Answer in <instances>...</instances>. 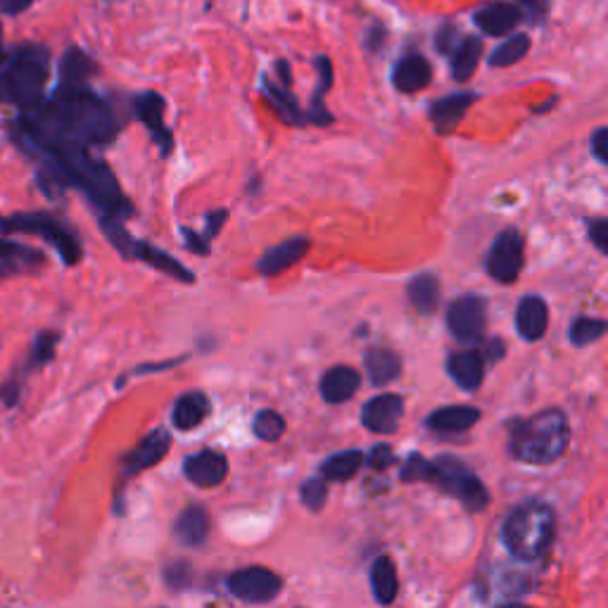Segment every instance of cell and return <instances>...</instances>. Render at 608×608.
Listing matches in <instances>:
<instances>
[{
    "instance_id": "6da1fadb",
    "label": "cell",
    "mask_w": 608,
    "mask_h": 608,
    "mask_svg": "<svg viewBox=\"0 0 608 608\" xmlns=\"http://www.w3.org/2000/svg\"><path fill=\"white\" fill-rule=\"evenodd\" d=\"M114 136L117 119L112 110L84 84H62L15 124V138L27 152L60 143L93 148L107 145Z\"/></svg>"
},
{
    "instance_id": "7a4b0ae2",
    "label": "cell",
    "mask_w": 608,
    "mask_h": 608,
    "mask_svg": "<svg viewBox=\"0 0 608 608\" xmlns=\"http://www.w3.org/2000/svg\"><path fill=\"white\" fill-rule=\"evenodd\" d=\"M29 155L41 162L38 181L48 195H55V190L62 188H76L98 209L100 217L124 221L133 214L131 202L126 200L110 167L95 160L84 145H43V148L29 150Z\"/></svg>"
},
{
    "instance_id": "3957f363",
    "label": "cell",
    "mask_w": 608,
    "mask_h": 608,
    "mask_svg": "<svg viewBox=\"0 0 608 608\" xmlns=\"http://www.w3.org/2000/svg\"><path fill=\"white\" fill-rule=\"evenodd\" d=\"M506 449L516 461L530 466H549L566 452L570 442L568 418L561 409H544L528 418H511L506 423Z\"/></svg>"
},
{
    "instance_id": "277c9868",
    "label": "cell",
    "mask_w": 608,
    "mask_h": 608,
    "mask_svg": "<svg viewBox=\"0 0 608 608\" xmlns=\"http://www.w3.org/2000/svg\"><path fill=\"white\" fill-rule=\"evenodd\" d=\"M399 480H404V483H430L440 487L442 492L459 499L473 513L485 511L487 504H490V494H487L483 480L464 461L449 454L437 456V459H426V456L416 452L409 454V459L399 468Z\"/></svg>"
},
{
    "instance_id": "5b68a950",
    "label": "cell",
    "mask_w": 608,
    "mask_h": 608,
    "mask_svg": "<svg viewBox=\"0 0 608 608\" xmlns=\"http://www.w3.org/2000/svg\"><path fill=\"white\" fill-rule=\"evenodd\" d=\"M554 509L542 499H525L506 516L502 542L513 559L530 563L547 554L554 542Z\"/></svg>"
},
{
    "instance_id": "8992f818",
    "label": "cell",
    "mask_w": 608,
    "mask_h": 608,
    "mask_svg": "<svg viewBox=\"0 0 608 608\" xmlns=\"http://www.w3.org/2000/svg\"><path fill=\"white\" fill-rule=\"evenodd\" d=\"M50 57L41 46H22L0 65V103L22 107L24 112L43 100Z\"/></svg>"
},
{
    "instance_id": "52a82bcc",
    "label": "cell",
    "mask_w": 608,
    "mask_h": 608,
    "mask_svg": "<svg viewBox=\"0 0 608 608\" xmlns=\"http://www.w3.org/2000/svg\"><path fill=\"white\" fill-rule=\"evenodd\" d=\"M0 231L8 233V236H12V233H29V236L41 238L43 243L53 247L57 257L67 266L79 264L81 257H84L81 240L76 238V233L69 231V226L48 212H19L10 214V217H0Z\"/></svg>"
},
{
    "instance_id": "ba28073f",
    "label": "cell",
    "mask_w": 608,
    "mask_h": 608,
    "mask_svg": "<svg viewBox=\"0 0 608 608\" xmlns=\"http://www.w3.org/2000/svg\"><path fill=\"white\" fill-rule=\"evenodd\" d=\"M523 236L516 228H504L497 238L492 240L490 252H487L485 269L490 278L497 283H516L523 269V255H525Z\"/></svg>"
},
{
    "instance_id": "9c48e42d",
    "label": "cell",
    "mask_w": 608,
    "mask_h": 608,
    "mask_svg": "<svg viewBox=\"0 0 608 608\" xmlns=\"http://www.w3.org/2000/svg\"><path fill=\"white\" fill-rule=\"evenodd\" d=\"M226 587L233 597L245 601V604H269V601H274L281 594L283 580L274 570L250 566L228 575Z\"/></svg>"
},
{
    "instance_id": "30bf717a",
    "label": "cell",
    "mask_w": 608,
    "mask_h": 608,
    "mask_svg": "<svg viewBox=\"0 0 608 608\" xmlns=\"http://www.w3.org/2000/svg\"><path fill=\"white\" fill-rule=\"evenodd\" d=\"M487 307L478 295H464L447 309V328L459 342H480L485 335Z\"/></svg>"
},
{
    "instance_id": "8fae6325",
    "label": "cell",
    "mask_w": 608,
    "mask_h": 608,
    "mask_svg": "<svg viewBox=\"0 0 608 608\" xmlns=\"http://www.w3.org/2000/svg\"><path fill=\"white\" fill-rule=\"evenodd\" d=\"M171 447V437L164 428H157L152 430V433H148L143 437L141 442H138L136 447L131 449L129 454H124L122 464H119V480H131L136 478L138 473L148 471V468L157 466L160 461L167 456Z\"/></svg>"
},
{
    "instance_id": "7c38bea8",
    "label": "cell",
    "mask_w": 608,
    "mask_h": 608,
    "mask_svg": "<svg viewBox=\"0 0 608 608\" xmlns=\"http://www.w3.org/2000/svg\"><path fill=\"white\" fill-rule=\"evenodd\" d=\"M57 342H60V333L55 331H43L38 338L34 340V345H31V352L27 357V364L22 366V371H17L15 376L5 380V385L0 388V399H3L5 404H15L19 399V392H22V383L24 378L29 376V373H34L38 369H43V366L50 364V359L55 357L57 350Z\"/></svg>"
},
{
    "instance_id": "4fadbf2b",
    "label": "cell",
    "mask_w": 608,
    "mask_h": 608,
    "mask_svg": "<svg viewBox=\"0 0 608 608\" xmlns=\"http://www.w3.org/2000/svg\"><path fill=\"white\" fill-rule=\"evenodd\" d=\"M164 107H167V103H164L162 95L152 91L136 95V100H133V112L145 124V129L150 131L152 141L160 148V155L167 157L171 145H174V138H171L167 124H164Z\"/></svg>"
},
{
    "instance_id": "5bb4252c",
    "label": "cell",
    "mask_w": 608,
    "mask_h": 608,
    "mask_svg": "<svg viewBox=\"0 0 608 608\" xmlns=\"http://www.w3.org/2000/svg\"><path fill=\"white\" fill-rule=\"evenodd\" d=\"M404 416V399L399 395L371 397L361 409V423L376 435H392Z\"/></svg>"
},
{
    "instance_id": "9a60e30c",
    "label": "cell",
    "mask_w": 608,
    "mask_h": 608,
    "mask_svg": "<svg viewBox=\"0 0 608 608\" xmlns=\"http://www.w3.org/2000/svg\"><path fill=\"white\" fill-rule=\"evenodd\" d=\"M183 475L195 487H217L226 480L228 461L224 454L214 452V449H202V452L190 454L183 461Z\"/></svg>"
},
{
    "instance_id": "2e32d148",
    "label": "cell",
    "mask_w": 608,
    "mask_h": 608,
    "mask_svg": "<svg viewBox=\"0 0 608 608\" xmlns=\"http://www.w3.org/2000/svg\"><path fill=\"white\" fill-rule=\"evenodd\" d=\"M309 238L304 236H295L283 240V243H278L271 247V250H266L262 257H259L257 262V271L262 276H278L283 274V271H288L290 266H295L300 259L309 252Z\"/></svg>"
},
{
    "instance_id": "e0dca14e",
    "label": "cell",
    "mask_w": 608,
    "mask_h": 608,
    "mask_svg": "<svg viewBox=\"0 0 608 608\" xmlns=\"http://www.w3.org/2000/svg\"><path fill=\"white\" fill-rule=\"evenodd\" d=\"M43 262H46V255L41 250L17 243L8 233L0 231V278L38 269V266H43Z\"/></svg>"
},
{
    "instance_id": "ac0fdd59",
    "label": "cell",
    "mask_w": 608,
    "mask_h": 608,
    "mask_svg": "<svg viewBox=\"0 0 608 608\" xmlns=\"http://www.w3.org/2000/svg\"><path fill=\"white\" fill-rule=\"evenodd\" d=\"M129 259H138V262H145L148 266H152V269L162 271V274H167L169 278H174V281H179V283H186V285L195 283L193 271H188L186 266L179 262V259L167 255V252L160 250V247L145 243V240L133 238Z\"/></svg>"
},
{
    "instance_id": "d6986e66",
    "label": "cell",
    "mask_w": 608,
    "mask_h": 608,
    "mask_svg": "<svg viewBox=\"0 0 608 608\" xmlns=\"http://www.w3.org/2000/svg\"><path fill=\"white\" fill-rule=\"evenodd\" d=\"M549 326V307L542 297L528 295L518 302L516 331L525 342H537L544 338Z\"/></svg>"
},
{
    "instance_id": "ffe728a7",
    "label": "cell",
    "mask_w": 608,
    "mask_h": 608,
    "mask_svg": "<svg viewBox=\"0 0 608 608\" xmlns=\"http://www.w3.org/2000/svg\"><path fill=\"white\" fill-rule=\"evenodd\" d=\"M447 373L464 392H475L483 385L485 378V357L483 352L466 350L454 352L447 359Z\"/></svg>"
},
{
    "instance_id": "44dd1931",
    "label": "cell",
    "mask_w": 608,
    "mask_h": 608,
    "mask_svg": "<svg viewBox=\"0 0 608 608\" xmlns=\"http://www.w3.org/2000/svg\"><path fill=\"white\" fill-rule=\"evenodd\" d=\"M361 385V376L357 369L352 366H333L321 376L319 392L323 397V402L328 404H342L350 402V399L357 395Z\"/></svg>"
},
{
    "instance_id": "7402d4cb",
    "label": "cell",
    "mask_w": 608,
    "mask_h": 608,
    "mask_svg": "<svg viewBox=\"0 0 608 608\" xmlns=\"http://www.w3.org/2000/svg\"><path fill=\"white\" fill-rule=\"evenodd\" d=\"M433 79V67L426 57L421 55H407L397 62L392 69V86L399 93H418L423 91Z\"/></svg>"
},
{
    "instance_id": "603a6c76",
    "label": "cell",
    "mask_w": 608,
    "mask_h": 608,
    "mask_svg": "<svg viewBox=\"0 0 608 608\" xmlns=\"http://www.w3.org/2000/svg\"><path fill=\"white\" fill-rule=\"evenodd\" d=\"M475 93H452L445 98L435 100L430 105V122H433L437 133H449L456 129V124L464 119L468 107L475 103Z\"/></svg>"
},
{
    "instance_id": "cb8c5ba5",
    "label": "cell",
    "mask_w": 608,
    "mask_h": 608,
    "mask_svg": "<svg viewBox=\"0 0 608 608\" xmlns=\"http://www.w3.org/2000/svg\"><path fill=\"white\" fill-rule=\"evenodd\" d=\"M478 421H480V411L475 407L452 404V407L430 411L426 418V426L433 430V433L454 435V433H466V430L473 428Z\"/></svg>"
},
{
    "instance_id": "d4e9b609",
    "label": "cell",
    "mask_w": 608,
    "mask_h": 608,
    "mask_svg": "<svg viewBox=\"0 0 608 608\" xmlns=\"http://www.w3.org/2000/svg\"><path fill=\"white\" fill-rule=\"evenodd\" d=\"M209 535V513L205 506L190 504L174 523V537L183 547H202Z\"/></svg>"
},
{
    "instance_id": "484cf974",
    "label": "cell",
    "mask_w": 608,
    "mask_h": 608,
    "mask_svg": "<svg viewBox=\"0 0 608 608\" xmlns=\"http://www.w3.org/2000/svg\"><path fill=\"white\" fill-rule=\"evenodd\" d=\"M521 10L511 3H490L475 12L473 22L483 29L487 36H504L518 27L521 22Z\"/></svg>"
},
{
    "instance_id": "4316f807",
    "label": "cell",
    "mask_w": 608,
    "mask_h": 608,
    "mask_svg": "<svg viewBox=\"0 0 608 608\" xmlns=\"http://www.w3.org/2000/svg\"><path fill=\"white\" fill-rule=\"evenodd\" d=\"M209 411H212V404L205 392H186L176 399L174 409H171V423L179 430H193L205 421Z\"/></svg>"
},
{
    "instance_id": "83f0119b",
    "label": "cell",
    "mask_w": 608,
    "mask_h": 608,
    "mask_svg": "<svg viewBox=\"0 0 608 608\" xmlns=\"http://www.w3.org/2000/svg\"><path fill=\"white\" fill-rule=\"evenodd\" d=\"M364 366L373 385H390L402 373V359L388 347H371L364 354Z\"/></svg>"
},
{
    "instance_id": "f1b7e54d",
    "label": "cell",
    "mask_w": 608,
    "mask_h": 608,
    "mask_svg": "<svg viewBox=\"0 0 608 608\" xmlns=\"http://www.w3.org/2000/svg\"><path fill=\"white\" fill-rule=\"evenodd\" d=\"M371 589L378 604H392L399 592V578L395 561L390 556H378L371 566Z\"/></svg>"
},
{
    "instance_id": "f546056e",
    "label": "cell",
    "mask_w": 608,
    "mask_h": 608,
    "mask_svg": "<svg viewBox=\"0 0 608 608\" xmlns=\"http://www.w3.org/2000/svg\"><path fill=\"white\" fill-rule=\"evenodd\" d=\"M407 297L418 314H433L440 302V281L433 274H418L407 285Z\"/></svg>"
},
{
    "instance_id": "4dcf8cb0",
    "label": "cell",
    "mask_w": 608,
    "mask_h": 608,
    "mask_svg": "<svg viewBox=\"0 0 608 608\" xmlns=\"http://www.w3.org/2000/svg\"><path fill=\"white\" fill-rule=\"evenodd\" d=\"M483 57V41L475 36H466L464 41L452 48V79L468 81Z\"/></svg>"
},
{
    "instance_id": "1f68e13d",
    "label": "cell",
    "mask_w": 608,
    "mask_h": 608,
    "mask_svg": "<svg viewBox=\"0 0 608 608\" xmlns=\"http://www.w3.org/2000/svg\"><path fill=\"white\" fill-rule=\"evenodd\" d=\"M262 88L266 93V98H269V103L274 110L281 114V119L285 124H293V126H302L307 122V114L300 110V105H297L295 95L288 91V86H276L274 81L264 79Z\"/></svg>"
},
{
    "instance_id": "d6a6232c",
    "label": "cell",
    "mask_w": 608,
    "mask_h": 608,
    "mask_svg": "<svg viewBox=\"0 0 608 608\" xmlns=\"http://www.w3.org/2000/svg\"><path fill=\"white\" fill-rule=\"evenodd\" d=\"M316 72H319V86H316L312 105H309L307 122H312L316 126H328L333 122V117H331V112L326 110V105H323V95H326V91L331 88V81H333L331 60H328V57H316Z\"/></svg>"
},
{
    "instance_id": "836d02e7",
    "label": "cell",
    "mask_w": 608,
    "mask_h": 608,
    "mask_svg": "<svg viewBox=\"0 0 608 608\" xmlns=\"http://www.w3.org/2000/svg\"><path fill=\"white\" fill-rule=\"evenodd\" d=\"M361 466H364V452H359V449H347V452L328 456L321 464V475L326 480L340 483V480H352L354 475L359 473Z\"/></svg>"
},
{
    "instance_id": "e575fe53",
    "label": "cell",
    "mask_w": 608,
    "mask_h": 608,
    "mask_svg": "<svg viewBox=\"0 0 608 608\" xmlns=\"http://www.w3.org/2000/svg\"><path fill=\"white\" fill-rule=\"evenodd\" d=\"M93 72L95 62L79 48H69L60 62L62 84H86V79Z\"/></svg>"
},
{
    "instance_id": "d590c367",
    "label": "cell",
    "mask_w": 608,
    "mask_h": 608,
    "mask_svg": "<svg viewBox=\"0 0 608 608\" xmlns=\"http://www.w3.org/2000/svg\"><path fill=\"white\" fill-rule=\"evenodd\" d=\"M530 50V38L528 34H513L511 38H506L499 48L492 50L490 55V65L492 67H511L516 62H521Z\"/></svg>"
},
{
    "instance_id": "8d00e7d4",
    "label": "cell",
    "mask_w": 608,
    "mask_h": 608,
    "mask_svg": "<svg viewBox=\"0 0 608 608\" xmlns=\"http://www.w3.org/2000/svg\"><path fill=\"white\" fill-rule=\"evenodd\" d=\"M606 321L604 319H592V316H580V319L573 321L570 326L568 338L575 347H587L592 342H597L599 338H604L606 333Z\"/></svg>"
},
{
    "instance_id": "74e56055",
    "label": "cell",
    "mask_w": 608,
    "mask_h": 608,
    "mask_svg": "<svg viewBox=\"0 0 608 608\" xmlns=\"http://www.w3.org/2000/svg\"><path fill=\"white\" fill-rule=\"evenodd\" d=\"M252 430L262 442H276L285 433V418L274 409H262L252 421Z\"/></svg>"
},
{
    "instance_id": "f35d334b",
    "label": "cell",
    "mask_w": 608,
    "mask_h": 608,
    "mask_svg": "<svg viewBox=\"0 0 608 608\" xmlns=\"http://www.w3.org/2000/svg\"><path fill=\"white\" fill-rule=\"evenodd\" d=\"M300 499L309 511H321L328 499V480L323 475H314V478L304 480L300 487Z\"/></svg>"
},
{
    "instance_id": "ab89813d",
    "label": "cell",
    "mask_w": 608,
    "mask_h": 608,
    "mask_svg": "<svg viewBox=\"0 0 608 608\" xmlns=\"http://www.w3.org/2000/svg\"><path fill=\"white\" fill-rule=\"evenodd\" d=\"M190 578H193V568L186 561H171L164 568V582H167L169 589H176V592L190 587Z\"/></svg>"
},
{
    "instance_id": "60d3db41",
    "label": "cell",
    "mask_w": 608,
    "mask_h": 608,
    "mask_svg": "<svg viewBox=\"0 0 608 608\" xmlns=\"http://www.w3.org/2000/svg\"><path fill=\"white\" fill-rule=\"evenodd\" d=\"M364 464H369L373 471H388L395 464L390 445H376L369 454H364Z\"/></svg>"
},
{
    "instance_id": "b9f144b4",
    "label": "cell",
    "mask_w": 608,
    "mask_h": 608,
    "mask_svg": "<svg viewBox=\"0 0 608 608\" xmlns=\"http://www.w3.org/2000/svg\"><path fill=\"white\" fill-rule=\"evenodd\" d=\"M587 236L601 255H606L608 252V221L606 219H587Z\"/></svg>"
},
{
    "instance_id": "7bdbcfd3",
    "label": "cell",
    "mask_w": 608,
    "mask_h": 608,
    "mask_svg": "<svg viewBox=\"0 0 608 608\" xmlns=\"http://www.w3.org/2000/svg\"><path fill=\"white\" fill-rule=\"evenodd\" d=\"M228 219L226 209H217V212H209L205 217V233H202V238L207 240V243H212V238L219 236L221 226H224V221Z\"/></svg>"
},
{
    "instance_id": "ee69618b",
    "label": "cell",
    "mask_w": 608,
    "mask_h": 608,
    "mask_svg": "<svg viewBox=\"0 0 608 608\" xmlns=\"http://www.w3.org/2000/svg\"><path fill=\"white\" fill-rule=\"evenodd\" d=\"M181 236L186 240V247L190 252H195V255H209V243L200 233L190 231V228H181Z\"/></svg>"
},
{
    "instance_id": "f6af8a7d",
    "label": "cell",
    "mask_w": 608,
    "mask_h": 608,
    "mask_svg": "<svg viewBox=\"0 0 608 608\" xmlns=\"http://www.w3.org/2000/svg\"><path fill=\"white\" fill-rule=\"evenodd\" d=\"M592 155L597 157V162L608 164V131L597 129V133L592 136Z\"/></svg>"
},
{
    "instance_id": "bcb514c9",
    "label": "cell",
    "mask_w": 608,
    "mask_h": 608,
    "mask_svg": "<svg viewBox=\"0 0 608 608\" xmlns=\"http://www.w3.org/2000/svg\"><path fill=\"white\" fill-rule=\"evenodd\" d=\"M183 359H186V357L167 359V361H162V364H143V366H138V369H133V371H131V376H145V373H162V371H169V369H174V366H179Z\"/></svg>"
},
{
    "instance_id": "7dc6e473",
    "label": "cell",
    "mask_w": 608,
    "mask_h": 608,
    "mask_svg": "<svg viewBox=\"0 0 608 608\" xmlns=\"http://www.w3.org/2000/svg\"><path fill=\"white\" fill-rule=\"evenodd\" d=\"M435 46L442 50V53H449V50H452L454 46H456V34H454V29L452 27H445L440 31V34L435 36Z\"/></svg>"
},
{
    "instance_id": "c3c4849f",
    "label": "cell",
    "mask_w": 608,
    "mask_h": 608,
    "mask_svg": "<svg viewBox=\"0 0 608 608\" xmlns=\"http://www.w3.org/2000/svg\"><path fill=\"white\" fill-rule=\"evenodd\" d=\"M483 357H485V361H497V359H502V357H504V342L499 340V338L487 342V347L483 350Z\"/></svg>"
},
{
    "instance_id": "681fc988",
    "label": "cell",
    "mask_w": 608,
    "mask_h": 608,
    "mask_svg": "<svg viewBox=\"0 0 608 608\" xmlns=\"http://www.w3.org/2000/svg\"><path fill=\"white\" fill-rule=\"evenodd\" d=\"M31 0H0V10L8 12V15H19L22 10H27Z\"/></svg>"
},
{
    "instance_id": "f907efd6",
    "label": "cell",
    "mask_w": 608,
    "mask_h": 608,
    "mask_svg": "<svg viewBox=\"0 0 608 608\" xmlns=\"http://www.w3.org/2000/svg\"><path fill=\"white\" fill-rule=\"evenodd\" d=\"M518 3L528 5L530 10H542V0H518Z\"/></svg>"
},
{
    "instance_id": "816d5d0a",
    "label": "cell",
    "mask_w": 608,
    "mask_h": 608,
    "mask_svg": "<svg viewBox=\"0 0 608 608\" xmlns=\"http://www.w3.org/2000/svg\"><path fill=\"white\" fill-rule=\"evenodd\" d=\"M5 57H8V53L3 50V31H0V65L5 62Z\"/></svg>"
}]
</instances>
